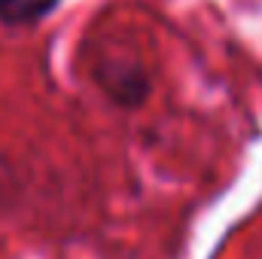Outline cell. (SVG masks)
<instances>
[{
  "label": "cell",
  "mask_w": 262,
  "mask_h": 259,
  "mask_svg": "<svg viewBox=\"0 0 262 259\" xmlns=\"http://www.w3.org/2000/svg\"><path fill=\"white\" fill-rule=\"evenodd\" d=\"M92 76L98 89L122 110H137L152 92V76L146 64L128 49H104L92 61Z\"/></svg>",
  "instance_id": "6da1fadb"
},
{
  "label": "cell",
  "mask_w": 262,
  "mask_h": 259,
  "mask_svg": "<svg viewBox=\"0 0 262 259\" xmlns=\"http://www.w3.org/2000/svg\"><path fill=\"white\" fill-rule=\"evenodd\" d=\"M18 189H21V180H18V171L15 165L0 153V213L9 210L18 198Z\"/></svg>",
  "instance_id": "3957f363"
},
{
  "label": "cell",
  "mask_w": 262,
  "mask_h": 259,
  "mask_svg": "<svg viewBox=\"0 0 262 259\" xmlns=\"http://www.w3.org/2000/svg\"><path fill=\"white\" fill-rule=\"evenodd\" d=\"M61 0H0V25L25 28L49 18Z\"/></svg>",
  "instance_id": "7a4b0ae2"
}]
</instances>
